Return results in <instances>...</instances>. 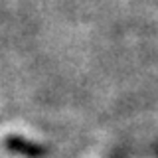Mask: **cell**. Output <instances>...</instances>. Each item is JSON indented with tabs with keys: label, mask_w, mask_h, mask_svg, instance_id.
I'll use <instances>...</instances> for the list:
<instances>
[{
	"label": "cell",
	"mask_w": 158,
	"mask_h": 158,
	"mask_svg": "<svg viewBox=\"0 0 158 158\" xmlns=\"http://www.w3.org/2000/svg\"><path fill=\"white\" fill-rule=\"evenodd\" d=\"M4 148L12 154L24 156V158H46L48 148L44 144H40L36 140H30L26 136L20 135H8L4 136Z\"/></svg>",
	"instance_id": "cell-1"
}]
</instances>
